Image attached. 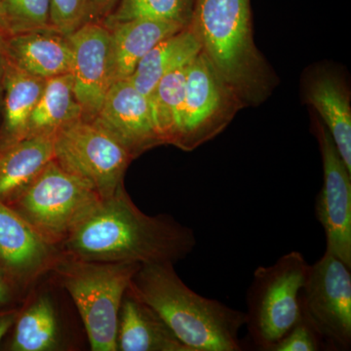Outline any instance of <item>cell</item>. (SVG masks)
<instances>
[{
	"label": "cell",
	"mask_w": 351,
	"mask_h": 351,
	"mask_svg": "<svg viewBox=\"0 0 351 351\" xmlns=\"http://www.w3.org/2000/svg\"><path fill=\"white\" fill-rule=\"evenodd\" d=\"M2 38H0V87H2V80H3L4 63H5V52L2 45Z\"/></svg>",
	"instance_id": "1f68e13d"
},
{
	"label": "cell",
	"mask_w": 351,
	"mask_h": 351,
	"mask_svg": "<svg viewBox=\"0 0 351 351\" xmlns=\"http://www.w3.org/2000/svg\"><path fill=\"white\" fill-rule=\"evenodd\" d=\"M6 56L23 71L43 80L71 73L73 49L68 36L49 29L2 38Z\"/></svg>",
	"instance_id": "5bb4252c"
},
{
	"label": "cell",
	"mask_w": 351,
	"mask_h": 351,
	"mask_svg": "<svg viewBox=\"0 0 351 351\" xmlns=\"http://www.w3.org/2000/svg\"><path fill=\"white\" fill-rule=\"evenodd\" d=\"M130 152L94 120L80 119L54 135V160L69 174L80 178L101 198L123 184Z\"/></svg>",
	"instance_id": "52a82bcc"
},
{
	"label": "cell",
	"mask_w": 351,
	"mask_h": 351,
	"mask_svg": "<svg viewBox=\"0 0 351 351\" xmlns=\"http://www.w3.org/2000/svg\"><path fill=\"white\" fill-rule=\"evenodd\" d=\"M21 290L13 277L0 265V309L12 307L20 297Z\"/></svg>",
	"instance_id": "83f0119b"
},
{
	"label": "cell",
	"mask_w": 351,
	"mask_h": 351,
	"mask_svg": "<svg viewBox=\"0 0 351 351\" xmlns=\"http://www.w3.org/2000/svg\"><path fill=\"white\" fill-rule=\"evenodd\" d=\"M11 34L49 29V0H0Z\"/></svg>",
	"instance_id": "d4e9b609"
},
{
	"label": "cell",
	"mask_w": 351,
	"mask_h": 351,
	"mask_svg": "<svg viewBox=\"0 0 351 351\" xmlns=\"http://www.w3.org/2000/svg\"><path fill=\"white\" fill-rule=\"evenodd\" d=\"M101 199L90 184L52 160L9 206L47 243L59 248Z\"/></svg>",
	"instance_id": "8992f818"
},
{
	"label": "cell",
	"mask_w": 351,
	"mask_h": 351,
	"mask_svg": "<svg viewBox=\"0 0 351 351\" xmlns=\"http://www.w3.org/2000/svg\"><path fill=\"white\" fill-rule=\"evenodd\" d=\"M110 32V69L112 82L128 80L138 64L161 40L184 27L163 21L138 19L108 27Z\"/></svg>",
	"instance_id": "9a60e30c"
},
{
	"label": "cell",
	"mask_w": 351,
	"mask_h": 351,
	"mask_svg": "<svg viewBox=\"0 0 351 351\" xmlns=\"http://www.w3.org/2000/svg\"><path fill=\"white\" fill-rule=\"evenodd\" d=\"M117 345L120 351H191L151 307L128 290L120 306Z\"/></svg>",
	"instance_id": "2e32d148"
},
{
	"label": "cell",
	"mask_w": 351,
	"mask_h": 351,
	"mask_svg": "<svg viewBox=\"0 0 351 351\" xmlns=\"http://www.w3.org/2000/svg\"><path fill=\"white\" fill-rule=\"evenodd\" d=\"M315 134L323 162L315 216L324 230L326 251L351 267V171L322 122H316Z\"/></svg>",
	"instance_id": "30bf717a"
},
{
	"label": "cell",
	"mask_w": 351,
	"mask_h": 351,
	"mask_svg": "<svg viewBox=\"0 0 351 351\" xmlns=\"http://www.w3.org/2000/svg\"><path fill=\"white\" fill-rule=\"evenodd\" d=\"M189 27L244 107L269 96L274 75L254 41L250 0H195Z\"/></svg>",
	"instance_id": "3957f363"
},
{
	"label": "cell",
	"mask_w": 351,
	"mask_h": 351,
	"mask_svg": "<svg viewBox=\"0 0 351 351\" xmlns=\"http://www.w3.org/2000/svg\"><path fill=\"white\" fill-rule=\"evenodd\" d=\"M93 120L135 158L156 145H164L149 99L128 80L112 83Z\"/></svg>",
	"instance_id": "7c38bea8"
},
{
	"label": "cell",
	"mask_w": 351,
	"mask_h": 351,
	"mask_svg": "<svg viewBox=\"0 0 351 351\" xmlns=\"http://www.w3.org/2000/svg\"><path fill=\"white\" fill-rule=\"evenodd\" d=\"M243 103L200 52L189 64L181 121L172 145L191 152L225 130Z\"/></svg>",
	"instance_id": "ba28073f"
},
{
	"label": "cell",
	"mask_w": 351,
	"mask_h": 351,
	"mask_svg": "<svg viewBox=\"0 0 351 351\" xmlns=\"http://www.w3.org/2000/svg\"><path fill=\"white\" fill-rule=\"evenodd\" d=\"M8 350L52 351L60 346L56 311L47 295H40L21 311L13 325Z\"/></svg>",
	"instance_id": "7402d4cb"
},
{
	"label": "cell",
	"mask_w": 351,
	"mask_h": 351,
	"mask_svg": "<svg viewBox=\"0 0 351 351\" xmlns=\"http://www.w3.org/2000/svg\"><path fill=\"white\" fill-rule=\"evenodd\" d=\"M195 0H121L112 13L106 17L107 27L126 21L147 19L163 21L189 27Z\"/></svg>",
	"instance_id": "cb8c5ba5"
},
{
	"label": "cell",
	"mask_w": 351,
	"mask_h": 351,
	"mask_svg": "<svg viewBox=\"0 0 351 351\" xmlns=\"http://www.w3.org/2000/svg\"><path fill=\"white\" fill-rule=\"evenodd\" d=\"M306 98L320 115L339 156L351 171V108L348 89L335 76L320 73L309 82Z\"/></svg>",
	"instance_id": "d6986e66"
},
{
	"label": "cell",
	"mask_w": 351,
	"mask_h": 351,
	"mask_svg": "<svg viewBox=\"0 0 351 351\" xmlns=\"http://www.w3.org/2000/svg\"><path fill=\"white\" fill-rule=\"evenodd\" d=\"M350 269L327 251L309 265L302 290V314L319 332L328 350L351 348Z\"/></svg>",
	"instance_id": "9c48e42d"
},
{
	"label": "cell",
	"mask_w": 351,
	"mask_h": 351,
	"mask_svg": "<svg viewBox=\"0 0 351 351\" xmlns=\"http://www.w3.org/2000/svg\"><path fill=\"white\" fill-rule=\"evenodd\" d=\"M140 265L91 262L61 255L51 269L75 302L91 350L117 351L120 306Z\"/></svg>",
	"instance_id": "277c9868"
},
{
	"label": "cell",
	"mask_w": 351,
	"mask_h": 351,
	"mask_svg": "<svg viewBox=\"0 0 351 351\" xmlns=\"http://www.w3.org/2000/svg\"><path fill=\"white\" fill-rule=\"evenodd\" d=\"M82 119L71 73L46 80L43 94L32 110L25 137L54 136L60 129Z\"/></svg>",
	"instance_id": "44dd1931"
},
{
	"label": "cell",
	"mask_w": 351,
	"mask_h": 351,
	"mask_svg": "<svg viewBox=\"0 0 351 351\" xmlns=\"http://www.w3.org/2000/svg\"><path fill=\"white\" fill-rule=\"evenodd\" d=\"M45 83L46 80L16 66L5 54L2 80L3 120L0 126V151L25 138L29 117L43 94Z\"/></svg>",
	"instance_id": "ac0fdd59"
},
{
	"label": "cell",
	"mask_w": 351,
	"mask_h": 351,
	"mask_svg": "<svg viewBox=\"0 0 351 351\" xmlns=\"http://www.w3.org/2000/svg\"><path fill=\"white\" fill-rule=\"evenodd\" d=\"M9 36H11L10 27L3 11L0 8V38H7Z\"/></svg>",
	"instance_id": "4dcf8cb0"
},
{
	"label": "cell",
	"mask_w": 351,
	"mask_h": 351,
	"mask_svg": "<svg viewBox=\"0 0 351 351\" xmlns=\"http://www.w3.org/2000/svg\"><path fill=\"white\" fill-rule=\"evenodd\" d=\"M172 263L141 265L128 291L151 307L191 351H241L245 313L191 290Z\"/></svg>",
	"instance_id": "7a4b0ae2"
},
{
	"label": "cell",
	"mask_w": 351,
	"mask_h": 351,
	"mask_svg": "<svg viewBox=\"0 0 351 351\" xmlns=\"http://www.w3.org/2000/svg\"><path fill=\"white\" fill-rule=\"evenodd\" d=\"M117 0H92V13L104 15L108 12Z\"/></svg>",
	"instance_id": "f546056e"
},
{
	"label": "cell",
	"mask_w": 351,
	"mask_h": 351,
	"mask_svg": "<svg viewBox=\"0 0 351 351\" xmlns=\"http://www.w3.org/2000/svg\"><path fill=\"white\" fill-rule=\"evenodd\" d=\"M189 64L164 75L149 99L154 122L164 145H172L179 129Z\"/></svg>",
	"instance_id": "603a6c76"
},
{
	"label": "cell",
	"mask_w": 351,
	"mask_h": 351,
	"mask_svg": "<svg viewBox=\"0 0 351 351\" xmlns=\"http://www.w3.org/2000/svg\"><path fill=\"white\" fill-rule=\"evenodd\" d=\"M73 49V89L82 108V119L93 120L112 86L110 69V29L87 22L68 36Z\"/></svg>",
	"instance_id": "8fae6325"
},
{
	"label": "cell",
	"mask_w": 351,
	"mask_h": 351,
	"mask_svg": "<svg viewBox=\"0 0 351 351\" xmlns=\"http://www.w3.org/2000/svg\"><path fill=\"white\" fill-rule=\"evenodd\" d=\"M61 257L12 207L0 200V265L25 289Z\"/></svg>",
	"instance_id": "4fadbf2b"
},
{
	"label": "cell",
	"mask_w": 351,
	"mask_h": 351,
	"mask_svg": "<svg viewBox=\"0 0 351 351\" xmlns=\"http://www.w3.org/2000/svg\"><path fill=\"white\" fill-rule=\"evenodd\" d=\"M195 245L191 228L170 215L145 214L123 184L112 195L101 198L58 249L64 257L91 262L175 265Z\"/></svg>",
	"instance_id": "6da1fadb"
},
{
	"label": "cell",
	"mask_w": 351,
	"mask_h": 351,
	"mask_svg": "<svg viewBox=\"0 0 351 351\" xmlns=\"http://www.w3.org/2000/svg\"><path fill=\"white\" fill-rule=\"evenodd\" d=\"M319 332L302 314L292 329L274 346L271 351H318L327 350Z\"/></svg>",
	"instance_id": "4316f807"
},
{
	"label": "cell",
	"mask_w": 351,
	"mask_h": 351,
	"mask_svg": "<svg viewBox=\"0 0 351 351\" xmlns=\"http://www.w3.org/2000/svg\"><path fill=\"white\" fill-rule=\"evenodd\" d=\"M309 265L301 252L292 251L256 269L247 291L244 326L257 350L271 351L301 319Z\"/></svg>",
	"instance_id": "5b68a950"
},
{
	"label": "cell",
	"mask_w": 351,
	"mask_h": 351,
	"mask_svg": "<svg viewBox=\"0 0 351 351\" xmlns=\"http://www.w3.org/2000/svg\"><path fill=\"white\" fill-rule=\"evenodd\" d=\"M19 313V309L16 307L0 309V343H1L2 339L6 336L9 330L13 327Z\"/></svg>",
	"instance_id": "f1b7e54d"
},
{
	"label": "cell",
	"mask_w": 351,
	"mask_h": 351,
	"mask_svg": "<svg viewBox=\"0 0 351 351\" xmlns=\"http://www.w3.org/2000/svg\"><path fill=\"white\" fill-rule=\"evenodd\" d=\"M52 29L69 36L88 22L92 13V0H49Z\"/></svg>",
	"instance_id": "484cf974"
},
{
	"label": "cell",
	"mask_w": 351,
	"mask_h": 351,
	"mask_svg": "<svg viewBox=\"0 0 351 351\" xmlns=\"http://www.w3.org/2000/svg\"><path fill=\"white\" fill-rule=\"evenodd\" d=\"M200 52L201 45L195 32L189 27H184L157 43L141 60L128 80L149 101L164 75L191 63Z\"/></svg>",
	"instance_id": "ffe728a7"
},
{
	"label": "cell",
	"mask_w": 351,
	"mask_h": 351,
	"mask_svg": "<svg viewBox=\"0 0 351 351\" xmlns=\"http://www.w3.org/2000/svg\"><path fill=\"white\" fill-rule=\"evenodd\" d=\"M54 160V136L25 138L0 151V200L11 205Z\"/></svg>",
	"instance_id": "e0dca14e"
}]
</instances>
